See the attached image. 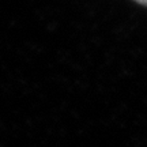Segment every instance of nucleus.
Masks as SVG:
<instances>
[{
    "instance_id": "f257e3e1",
    "label": "nucleus",
    "mask_w": 147,
    "mask_h": 147,
    "mask_svg": "<svg viewBox=\"0 0 147 147\" xmlns=\"http://www.w3.org/2000/svg\"><path fill=\"white\" fill-rule=\"evenodd\" d=\"M135 1L140 3V4H143V5H147V0H135Z\"/></svg>"
}]
</instances>
